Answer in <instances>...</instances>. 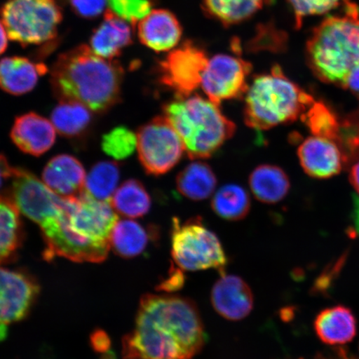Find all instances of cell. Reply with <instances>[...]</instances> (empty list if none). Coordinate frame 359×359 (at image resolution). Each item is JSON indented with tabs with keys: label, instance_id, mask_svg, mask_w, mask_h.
Instances as JSON below:
<instances>
[{
	"label": "cell",
	"instance_id": "1",
	"mask_svg": "<svg viewBox=\"0 0 359 359\" xmlns=\"http://www.w3.org/2000/svg\"><path fill=\"white\" fill-rule=\"evenodd\" d=\"M201 314L191 300L148 294L141 299L131 333L123 340L125 359H192L204 347Z\"/></svg>",
	"mask_w": 359,
	"mask_h": 359
},
{
	"label": "cell",
	"instance_id": "2",
	"mask_svg": "<svg viewBox=\"0 0 359 359\" xmlns=\"http://www.w3.org/2000/svg\"><path fill=\"white\" fill-rule=\"evenodd\" d=\"M118 221L110 201L94 199L85 192L64 197L55 217L39 226L47 245L45 258L103 262L111 249V233Z\"/></svg>",
	"mask_w": 359,
	"mask_h": 359
},
{
	"label": "cell",
	"instance_id": "3",
	"mask_svg": "<svg viewBox=\"0 0 359 359\" xmlns=\"http://www.w3.org/2000/svg\"><path fill=\"white\" fill-rule=\"evenodd\" d=\"M123 77L118 61L98 56L86 45L62 53L51 71L53 91L60 100L79 102L97 114L119 102Z\"/></svg>",
	"mask_w": 359,
	"mask_h": 359
},
{
	"label": "cell",
	"instance_id": "4",
	"mask_svg": "<svg viewBox=\"0 0 359 359\" xmlns=\"http://www.w3.org/2000/svg\"><path fill=\"white\" fill-rule=\"evenodd\" d=\"M307 64L318 79L344 87L359 66V7L351 2L325 18L306 43Z\"/></svg>",
	"mask_w": 359,
	"mask_h": 359
},
{
	"label": "cell",
	"instance_id": "5",
	"mask_svg": "<svg viewBox=\"0 0 359 359\" xmlns=\"http://www.w3.org/2000/svg\"><path fill=\"white\" fill-rule=\"evenodd\" d=\"M163 114L182 138L191 160L212 156L236 130V124L218 105L197 94L176 97L164 105Z\"/></svg>",
	"mask_w": 359,
	"mask_h": 359
},
{
	"label": "cell",
	"instance_id": "6",
	"mask_svg": "<svg viewBox=\"0 0 359 359\" xmlns=\"http://www.w3.org/2000/svg\"><path fill=\"white\" fill-rule=\"evenodd\" d=\"M316 101L290 80L281 67L257 76L245 93L244 120L248 127L266 131L302 118Z\"/></svg>",
	"mask_w": 359,
	"mask_h": 359
},
{
	"label": "cell",
	"instance_id": "7",
	"mask_svg": "<svg viewBox=\"0 0 359 359\" xmlns=\"http://www.w3.org/2000/svg\"><path fill=\"white\" fill-rule=\"evenodd\" d=\"M172 255L177 266L185 271L214 269L224 273L227 257L221 241L205 226L200 217L182 222L172 219Z\"/></svg>",
	"mask_w": 359,
	"mask_h": 359
},
{
	"label": "cell",
	"instance_id": "8",
	"mask_svg": "<svg viewBox=\"0 0 359 359\" xmlns=\"http://www.w3.org/2000/svg\"><path fill=\"white\" fill-rule=\"evenodd\" d=\"M0 15L8 37L22 46L52 41L62 20L56 0H8Z\"/></svg>",
	"mask_w": 359,
	"mask_h": 359
},
{
	"label": "cell",
	"instance_id": "9",
	"mask_svg": "<svg viewBox=\"0 0 359 359\" xmlns=\"http://www.w3.org/2000/svg\"><path fill=\"white\" fill-rule=\"evenodd\" d=\"M137 137L139 160L152 176L170 172L186 152L182 138L164 115L142 126Z\"/></svg>",
	"mask_w": 359,
	"mask_h": 359
},
{
	"label": "cell",
	"instance_id": "10",
	"mask_svg": "<svg viewBox=\"0 0 359 359\" xmlns=\"http://www.w3.org/2000/svg\"><path fill=\"white\" fill-rule=\"evenodd\" d=\"M209 60L204 48L186 41L159 62L160 83L177 98L191 96L201 87Z\"/></svg>",
	"mask_w": 359,
	"mask_h": 359
},
{
	"label": "cell",
	"instance_id": "11",
	"mask_svg": "<svg viewBox=\"0 0 359 359\" xmlns=\"http://www.w3.org/2000/svg\"><path fill=\"white\" fill-rule=\"evenodd\" d=\"M252 70L250 62L230 55L210 58L201 88L208 100L219 106L223 101L239 100L249 88L247 79Z\"/></svg>",
	"mask_w": 359,
	"mask_h": 359
},
{
	"label": "cell",
	"instance_id": "12",
	"mask_svg": "<svg viewBox=\"0 0 359 359\" xmlns=\"http://www.w3.org/2000/svg\"><path fill=\"white\" fill-rule=\"evenodd\" d=\"M11 191V199L20 212L39 226L55 217L64 199L34 175L21 168H13Z\"/></svg>",
	"mask_w": 359,
	"mask_h": 359
},
{
	"label": "cell",
	"instance_id": "13",
	"mask_svg": "<svg viewBox=\"0 0 359 359\" xmlns=\"http://www.w3.org/2000/svg\"><path fill=\"white\" fill-rule=\"evenodd\" d=\"M39 293L38 283L29 273L0 267V339L8 325L27 316Z\"/></svg>",
	"mask_w": 359,
	"mask_h": 359
},
{
	"label": "cell",
	"instance_id": "14",
	"mask_svg": "<svg viewBox=\"0 0 359 359\" xmlns=\"http://www.w3.org/2000/svg\"><path fill=\"white\" fill-rule=\"evenodd\" d=\"M298 156L304 172L316 179L334 177L347 164L338 143L316 136L304 139L298 147Z\"/></svg>",
	"mask_w": 359,
	"mask_h": 359
},
{
	"label": "cell",
	"instance_id": "15",
	"mask_svg": "<svg viewBox=\"0 0 359 359\" xmlns=\"http://www.w3.org/2000/svg\"><path fill=\"white\" fill-rule=\"evenodd\" d=\"M212 303L219 316L231 321L244 320L252 311V290L242 278L221 275L212 291Z\"/></svg>",
	"mask_w": 359,
	"mask_h": 359
},
{
	"label": "cell",
	"instance_id": "16",
	"mask_svg": "<svg viewBox=\"0 0 359 359\" xmlns=\"http://www.w3.org/2000/svg\"><path fill=\"white\" fill-rule=\"evenodd\" d=\"M55 126L35 112L18 116L11 130V139L15 146L26 154L42 156L55 144Z\"/></svg>",
	"mask_w": 359,
	"mask_h": 359
},
{
	"label": "cell",
	"instance_id": "17",
	"mask_svg": "<svg viewBox=\"0 0 359 359\" xmlns=\"http://www.w3.org/2000/svg\"><path fill=\"white\" fill-rule=\"evenodd\" d=\"M139 40L155 52H167L180 42L182 28L177 18L168 10L151 11L137 24Z\"/></svg>",
	"mask_w": 359,
	"mask_h": 359
},
{
	"label": "cell",
	"instance_id": "18",
	"mask_svg": "<svg viewBox=\"0 0 359 359\" xmlns=\"http://www.w3.org/2000/svg\"><path fill=\"white\" fill-rule=\"evenodd\" d=\"M86 172L82 163L74 156L57 155L48 161L42 179L49 189L62 197H73L84 191Z\"/></svg>",
	"mask_w": 359,
	"mask_h": 359
},
{
	"label": "cell",
	"instance_id": "19",
	"mask_svg": "<svg viewBox=\"0 0 359 359\" xmlns=\"http://www.w3.org/2000/svg\"><path fill=\"white\" fill-rule=\"evenodd\" d=\"M313 329L321 342L329 346H342L355 338L357 320L351 309L335 305L318 313Z\"/></svg>",
	"mask_w": 359,
	"mask_h": 359
},
{
	"label": "cell",
	"instance_id": "20",
	"mask_svg": "<svg viewBox=\"0 0 359 359\" xmlns=\"http://www.w3.org/2000/svg\"><path fill=\"white\" fill-rule=\"evenodd\" d=\"M46 72V66L29 58L4 57L0 60V88L12 95H22L32 91L40 76Z\"/></svg>",
	"mask_w": 359,
	"mask_h": 359
},
{
	"label": "cell",
	"instance_id": "21",
	"mask_svg": "<svg viewBox=\"0 0 359 359\" xmlns=\"http://www.w3.org/2000/svg\"><path fill=\"white\" fill-rule=\"evenodd\" d=\"M132 43L133 31L130 24L107 11L104 20L93 31L90 48L98 56L114 60Z\"/></svg>",
	"mask_w": 359,
	"mask_h": 359
},
{
	"label": "cell",
	"instance_id": "22",
	"mask_svg": "<svg viewBox=\"0 0 359 359\" xmlns=\"http://www.w3.org/2000/svg\"><path fill=\"white\" fill-rule=\"evenodd\" d=\"M249 185L254 196L266 204H276L284 200L290 189L288 175L275 165H260L253 170Z\"/></svg>",
	"mask_w": 359,
	"mask_h": 359
},
{
	"label": "cell",
	"instance_id": "23",
	"mask_svg": "<svg viewBox=\"0 0 359 359\" xmlns=\"http://www.w3.org/2000/svg\"><path fill=\"white\" fill-rule=\"evenodd\" d=\"M177 191L191 201H204L215 192L217 179L210 165L196 161L187 165L177 177Z\"/></svg>",
	"mask_w": 359,
	"mask_h": 359
},
{
	"label": "cell",
	"instance_id": "24",
	"mask_svg": "<svg viewBox=\"0 0 359 359\" xmlns=\"http://www.w3.org/2000/svg\"><path fill=\"white\" fill-rule=\"evenodd\" d=\"M15 202L0 196V264L15 257L22 241V224Z\"/></svg>",
	"mask_w": 359,
	"mask_h": 359
},
{
	"label": "cell",
	"instance_id": "25",
	"mask_svg": "<svg viewBox=\"0 0 359 359\" xmlns=\"http://www.w3.org/2000/svg\"><path fill=\"white\" fill-rule=\"evenodd\" d=\"M150 239V232L142 224L133 219H122L112 229L110 243L119 257L132 259L144 252Z\"/></svg>",
	"mask_w": 359,
	"mask_h": 359
},
{
	"label": "cell",
	"instance_id": "26",
	"mask_svg": "<svg viewBox=\"0 0 359 359\" xmlns=\"http://www.w3.org/2000/svg\"><path fill=\"white\" fill-rule=\"evenodd\" d=\"M110 203L115 212L123 217L139 218L149 212L151 200L143 184L131 179L116 190Z\"/></svg>",
	"mask_w": 359,
	"mask_h": 359
},
{
	"label": "cell",
	"instance_id": "27",
	"mask_svg": "<svg viewBox=\"0 0 359 359\" xmlns=\"http://www.w3.org/2000/svg\"><path fill=\"white\" fill-rule=\"evenodd\" d=\"M313 136L330 139L341 148L344 137V123L340 122L333 107L323 101H314L302 116Z\"/></svg>",
	"mask_w": 359,
	"mask_h": 359
},
{
	"label": "cell",
	"instance_id": "28",
	"mask_svg": "<svg viewBox=\"0 0 359 359\" xmlns=\"http://www.w3.org/2000/svg\"><path fill=\"white\" fill-rule=\"evenodd\" d=\"M91 111L79 102L60 100L52 112L51 122L62 136L78 137L89 127L92 121Z\"/></svg>",
	"mask_w": 359,
	"mask_h": 359
},
{
	"label": "cell",
	"instance_id": "29",
	"mask_svg": "<svg viewBox=\"0 0 359 359\" xmlns=\"http://www.w3.org/2000/svg\"><path fill=\"white\" fill-rule=\"evenodd\" d=\"M249 193L239 185L228 184L215 193L212 200L213 212L226 221L238 222L245 219L250 210Z\"/></svg>",
	"mask_w": 359,
	"mask_h": 359
},
{
	"label": "cell",
	"instance_id": "30",
	"mask_svg": "<svg viewBox=\"0 0 359 359\" xmlns=\"http://www.w3.org/2000/svg\"><path fill=\"white\" fill-rule=\"evenodd\" d=\"M263 6L264 0H203L205 12L224 26L250 19Z\"/></svg>",
	"mask_w": 359,
	"mask_h": 359
},
{
	"label": "cell",
	"instance_id": "31",
	"mask_svg": "<svg viewBox=\"0 0 359 359\" xmlns=\"http://www.w3.org/2000/svg\"><path fill=\"white\" fill-rule=\"evenodd\" d=\"M120 179L118 165L114 161H101L90 170L85 182L84 191L93 198L110 201L118 188Z\"/></svg>",
	"mask_w": 359,
	"mask_h": 359
},
{
	"label": "cell",
	"instance_id": "32",
	"mask_svg": "<svg viewBox=\"0 0 359 359\" xmlns=\"http://www.w3.org/2000/svg\"><path fill=\"white\" fill-rule=\"evenodd\" d=\"M294 13L295 28L300 29L304 19L311 16L327 15L343 10L351 0H287Z\"/></svg>",
	"mask_w": 359,
	"mask_h": 359
},
{
	"label": "cell",
	"instance_id": "33",
	"mask_svg": "<svg viewBox=\"0 0 359 359\" xmlns=\"http://www.w3.org/2000/svg\"><path fill=\"white\" fill-rule=\"evenodd\" d=\"M137 134L128 128H115L102 137L103 151L116 160L127 159L137 149Z\"/></svg>",
	"mask_w": 359,
	"mask_h": 359
},
{
	"label": "cell",
	"instance_id": "34",
	"mask_svg": "<svg viewBox=\"0 0 359 359\" xmlns=\"http://www.w3.org/2000/svg\"><path fill=\"white\" fill-rule=\"evenodd\" d=\"M109 11L131 25L138 24L151 11V0H107Z\"/></svg>",
	"mask_w": 359,
	"mask_h": 359
},
{
	"label": "cell",
	"instance_id": "35",
	"mask_svg": "<svg viewBox=\"0 0 359 359\" xmlns=\"http://www.w3.org/2000/svg\"><path fill=\"white\" fill-rule=\"evenodd\" d=\"M286 34L271 28H264L262 33L250 42L249 50L251 52L271 51L284 52L286 48Z\"/></svg>",
	"mask_w": 359,
	"mask_h": 359
},
{
	"label": "cell",
	"instance_id": "36",
	"mask_svg": "<svg viewBox=\"0 0 359 359\" xmlns=\"http://www.w3.org/2000/svg\"><path fill=\"white\" fill-rule=\"evenodd\" d=\"M69 2L76 15L87 20L95 19L107 6V0H69Z\"/></svg>",
	"mask_w": 359,
	"mask_h": 359
},
{
	"label": "cell",
	"instance_id": "37",
	"mask_svg": "<svg viewBox=\"0 0 359 359\" xmlns=\"http://www.w3.org/2000/svg\"><path fill=\"white\" fill-rule=\"evenodd\" d=\"M91 341L93 348L97 352L105 353L110 347V339L105 332H95L92 336Z\"/></svg>",
	"mask_w": 359,
	"mask_h": 359
},
{
	"label": "cell",
	"instance_id": "38",
	"mask_svg": "<svg viewBox=\"0 0 359 359\" xmlns=\"http://www.w3.org/2000/svg\"><path fill=\"white\" fill-rule=\"evenodd\" d=\"M184 277L180 271H175L168 280L163 282L160 285V290L165 291H174L180 289L183 285Z\"/></svg>",
	"mask_w": 359,
	"mask_h": 359
},
{
	"label": "cell",
	"instance_id": "39",
	"mask_svg": "<svg viewBox=\"0 0 359 359\" xmlns=\"http://www.w3.org/2000/svg\"><path fill=\"white\" fill-rule=\"evenodd\" d=\"M343 88L348 89L359 100V66L350 74Z\"/></svg>",
	"mask_w": 359,
	"mask_h": 359
},
{
	"label": "cell",
	"instance_id": "40",
	"mask_svg": "<svg viewBox=\"0 0 359 359\" xmlns=\"http://www.w3.org/2000/svg\"><path fill=\"white\" fill-rule=\"evenodd\" d=\"M13 172V168L8 164L6 157L0 155V189H1L4 182L11 180Z\"/></svg>",
	"mask_w": 359,
	"mask_h": 359
},
{
	"label": "cell",
	"instance_id": "41",
	"mask_svg": "<svg viewBox=\"0 0 359 359\" xmlns=\"http://www.w3.org/2000/svg\"><path fill=\"white\" fill-rule=\"evenodd\" d=\"M349 182L353 187V189L357 192L359 197V158L354 163L349 172Z\"/></svg>",
	"mask_w": 359,
	"mask_h": 359
},
{
	"label": "cell",
	"instance_id": "42",
	"mask_svg": "<svg viewBox=\"0 0 359 359\" xmlns=\"http://www.w3.org/2000/svg\"><path fill=\"white\" fill-rule=\"evenodd\" d=\"M353 210L352 214L353 226L354 231L357 233L359 236V197L358 196H353Z\"/></svg>",
	"mask_w": 359,
	"mask_h": 359
},
{
	"label": "cell",
	"instance_id": "43",
	"mask_svg": "<svg viewBox=\"0 0 359 359\" xmlns=\"http://www.w3.org/2000/svg\"><path fill=\"white\" fill-rule=\"evenodd\" d=\"M8 37L7 29L2 20H0V55L6 52L8 48Z\"/></svg>",
	"mask_w": 359,
	"mask_h": 359
},
{
	"label": "cell",
	"instance_id": "44",
	"mask_svg": "<svg viewBox=\"0 0 359 359\" xmlns=\"http://www.w3.org/2000/svg\"><path fill=\"white\" fill-rule=\"evenodd\" d=\"M344 359H350V358H344Z\"/></svg>",
	"mask_w": 359,
	"mask_h": 359
}]
</instances>
